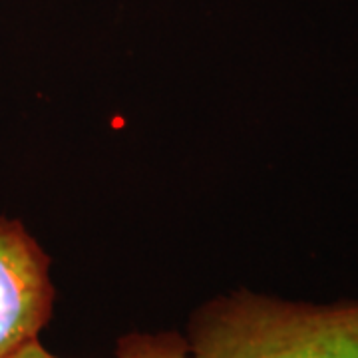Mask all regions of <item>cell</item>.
<instances>
[{
  "label": "cell",
  "mask_w": 358,
  "mask_h": 358,
  "mask_svg": "<svg viewBox=\"0 0 358 358\" xmlns=\"http://www.w3.org/2000/svg\"><path fill=\"white\" fill-rule=\"evenodd\" d=\"M192 358H358V299L289 301L237 289L195 308Z\"/></svg>",
  "instance_id": "cell-1"
},
{
  "label": "cell",
  "mask_w": 358,
  "mask_h": 358,
  "mask_svg": "<svg viewBox=\"0 0 358 358\" xmlns=\"http://www.w3.org/2000/svg\"><path fill=\"white\" fill-rule=\"evenodd\" d=\"M54 303L48 253L20 221L0 217V358L38 338Z\"/></svg>",
  "instance_id": "cell-2"
},
{
  "label": "cell",
  "mask_w": 358,
  "mask_h": 358,
  "mask_svg": "<svg viewBox=\"0 0 358 358\" xmlns=\"http://www.w3.org/2000/svg\"><path fill=\"white\" fill-rule=\"evenodd\" d=\"M8 358H62L46 350L40 338L20 346ZM114 358H192L185 334L176 331L159 333H129L115 345Z\"/></svg>",
  "instance_id": "cell-3"
}]
</instances>
